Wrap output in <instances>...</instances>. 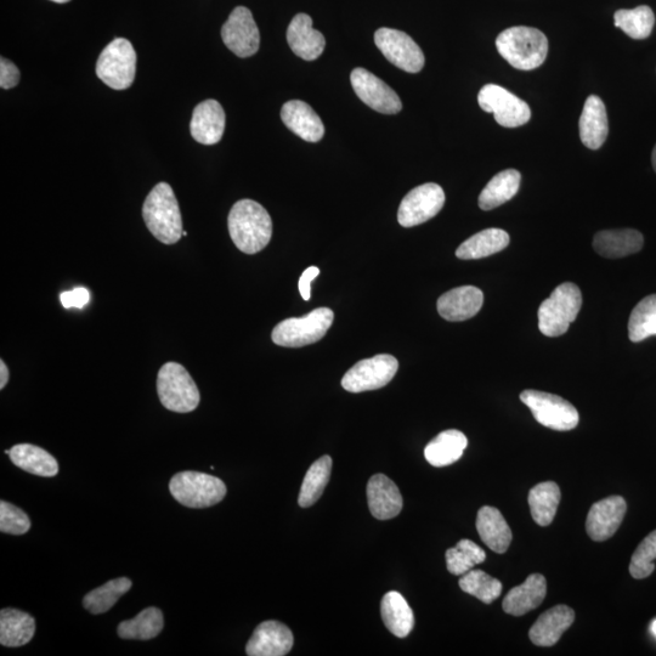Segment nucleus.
I'll use <instances>...</instances> for the list:
<instances>
[{
	"label": "nucleus",
	"mask_w": 656,
	"mask_h": 656,
	"mask_svg": "<svg viewBox=\"0 0 656 656\" xmlns=\"http://www.w3.org/2000/svg\"><path fill=\"white\" fill-rule=\"evenodd\" d=\"M229 233L235 246L246 254H256L269 245L273 236V220L258 202L241 200L231 208Z\"/></svg>",
	"instance_id": "nucleus-1"
},
{
	"label": "nucleus",
	"mask_w": 656,
	"mask_h": 656,
	"mask_svg": "<svg viewBox=\"0 0 656 656\" xmlns=\"http://www.w3.org/2000/svg\"><path fill=\"white\" fill-rule=\"evenodd\" d=\"M147 229L164 245H174L183 237V219L171 185L160 183L147 195L143 207Z\"/></svg>",
	"instance_id": "nucleus-2"
},
{
	"label": "nucleus",
	"mask_w": 656,
	"mask_h": 656,
	"mask_svg": "<svg viewBox=\"0 0 656 656\" xmlns=\"http://www.w3.org/2000/svg\"><path fill=\"white\" fill-rule=\"evenodd\" d=\"M496 48L514 69L531 71L544 64L548 54V39L536 28L516 26L500 33L496 39Z\"/></svg>",
	"instance_id": "nucleus-3"
},
{
	"label": "nucleus",
	"mask_w": 656,
	"mask_h": 656,
	"mask_svg": "<svg viewBox=\"0 0 656 656\" xmlns=\"http://www.w3.org/2000/svg\"><path fill=\"white\" fill-rule=\"evenodd\" d=\"M582 307L580 288L571 282L559 285L539 309V328L546 337L567 333Z\"/></svg>",
	"instance_id": "nucleus-4"
},
{
	"label": "nucleus",
	"mask_w": 656,
	"mask_h": 656,
	"mask_svg": "<svg viewBox=\"0 0 656 656\" xmlns=\"http://www.w3.org/2000/svg\"><path fill=\"white\" fill-rule=\"evenodd\" d=\"M157 393L167 410L188 414L200 405L201 395L190 373L183 365L167 363L157 377Z\"/></svg>",
	"instance_id": "nucleus-5"
},
{
	"label": "nucleus",
	"mask_w": 656,
	"mask_h": 656,
	"mask_svg": "<svg viewBox=\"0 0 656 656\" xmlns=\"http://www.w3.org/2000/svg\"><path fill=\"white\" fill-rule=\"evenodd\" d=\"M333 320H335V313L331 309H315L303 318H290L280 322L271 333V338L280 347L310 346L325 337Z\"/></svg>",
	"instance_id": "nucleus-6"
},
{
	"label": "nucleus",
	"mask_w": 656,
	"mask_h": 656,
	"mask_svg": "<svg viewBox=\"0 0 656 656\" xmlns=\"http://www.w3.org/2000/svg\"><path fill=\"white\" fill-rule=\"evenodd\" d=\"M169 491L180 505L189 508H208L222 502L226 485L222 479L200 472H180L169 483Z\"/></svg>",
	"instance_id": "nucleus-7"
},
{
	"label": "nucleus",
	"mask_w": 656,
	"mask_h": 656,
	"mask_svg": "<svg viewBox=\"0 0 656 656\" xmlns=\"http://www.w3.org/2000/svg\"><path fill=\"white\" fill-rule=\"evenodd\" d=\"M96 76L107 87L126 90L132 87L137 73V53L126 38H116L107 45L96 62Z\"/></svg>",
	"instance_id": "nucleus-8"
},
{
	"label": "nucleus",
	"mask_w": 656,
	"mask_h": 656,
	"mask_svg": "<svg viewBox=\"0 0 656 656\" xmlns=\"http://www.w3.org/2000/svg\"><path fill=\"white\" fill-rule=\"evenodd\" d=\"M520 400L529 407L535 420L544 427L558 432L573 431L578 427L580 421L578 410L558 395L530 389L520 394Z\"/></svg>",
	"instance_id": "nucleus-9"
},
{
	"label": "nucleus",
	"mask_w": 656,
	"mask_h": 656,
	"mask_svg": "<svg viewBox=\"0 0 656 656\" xmlns=\"http://www.w3.org/2000/svg\"><path fill=\"white\" fill-rule=\"evenodd\" d=\"M398 360L389 354H380L361 360L342 380V387L350 393L370 392L386 387L397 375Z\"/></svg>",
	"instance_id": "nucleus-10"
},
{
	"label": "nucleus",
	"mask_w": 656,
	"mask_h": 656,
	"mask_svg": "<svg viewBox=\"0 0 656 656\" xmlns=\"http://www.w3.org/2000/svg\"><path fill=\"white\" fill-rule=\"evenodd\" d=\"M482 110L492 113L495 121L505 128H517L530 121L531 110L524 100L496 84H486L478 95Z\"/></svg>",
	"instance_id": "nucleus-11"
},
{
	"label": "nucleus",
	"mask_w": 656,
	"mask_h": 656,
	"mask_svg": "<svg viewBox=\"0 0 656 656\" xmlns=\"http://www.w3.org/2000/svg\"><path fill=\"white\" fill-rule=\"evenodd\" d=\"M444 205L445 192L440 185L428 183L417 186L401 201L398 222L404 228L421 225L437 216Z\"/></svg>",
	"instance_id": "nucleus-12"
},
{
	"label": "nucleus",
	"mask_w": 656,
	"mask_h": 656,
	"mask_svg": "<svg viewBox=\"0 0 656 656\" xmlns=\"http://www.w3.org/2000/svg\"><path fill=\"white\" fill-rule=\"evenodd\" d=\"M375 43L384 58L400 70L418 73L424 67V54L418 44L405 32L393 28H380L375 33Z\"/></svg>",
	"instance_id": "nucleus-13"
},
{
	"label": "nucleus",
	"mask_w": 656,
	"mask_h": 656,
	"mask_svg": "<svg viewBox=\"0 0 656 656\" xmlns=\"http://www.w3.org/2000/svg\"><path fill=\"white\" fill-rule=\"evenodd\" d=\"M226 48L239 58H250L260 47V33L250 9L237 7L222 28Z\"/></svg>",
	"instance_id": "nucleus-14"
},
{
	"label": "nucleus",
	"mask_w": 656,
	"mask_h": 656,
	"mask_svg": "<svg viewBox=\"0 0 656 656\" xmlns=\"http://www.w3.org/2000/svg\"><path fill=\"white\" fill-rule=\"evenodd\" d=\"M350 82L356 95L367 106L384 115H397L403 109L399 95L382 79L365 69H355Z\"/></svg>",
	"instance_id": "nucleus-15"
},
{
	"label": "nucleus",
	"mask_w": 656,
	"mask_h": 656,
	"mask_svg": "<svg viewBox=\"0 0 656 656\" xmlns=\"http://www.w3.org/2000/svg\"><path fill=\"white\" fill-rule=\"evenodd\" d=\"M627 511L626 501L621 496H609L596 502L588 512L586 530L593 541L610 539L620 528Z\"/></svg>",
	"instance_id": "nucleus-16"
},
{
	"label": "nucleus",
	"mask_w": 656,
	"mask_h": 656,
	"mask_svg": "<svg viewBox=\"0 0 656 656\" xmlns=\"http://www.w3.org/2000/svg\"><path fill=\"white\" fill-rule=\"evenodd\" d=\"M293 633L279 621H264L254 631L246 646L250 656H284L293 647Z\"/></svg>",
	"instance_id": "nucleus-17"
},
{
	"label": "nucleus",
	"mask_w": 656,
	"mask_h": 656,
	"mask_svg": "<svg viewBox=\"0 0 656 656\" xmlns=\"http://www.w3.org/2000/svg\"><path fill=\"white\" fill-rule=\"evenodd\" d=\"M225 122V111L218 101H202L192 113L190 123L192 138L203 145H216L223 138Z\"/></svg>",
	"instance_id": "nucleus-18"
},
{
	"label": "nucleus",
	"mask_w": 656,
	"mask_h": 656,
	"mask_svg": "<svg viewBox=\"0 0 656 656\" xmlns=\"http://www.w3.org/2000/svg\"><path fill=\"white\" fill-rule=\"evenodd\" d=\"M367 501L373 517L388 520L403 510V496L397 485L384 474H375L367 484Z\"/></svg>",
	"instance_id": "nucleus-19"
},
{
	"label": "nucleus",
	"mask_w": 656,
	"mask_h": 656,
	"mask_svg": "<svg viewBox=\"0 0 656 656\" xmlns=\"http://www.w3.org/2000/svg\"><path fill=\"white\" fill-rule=\"evenodd\" d=\"M484 294L477 287L462 286L446 292L438 299L441 318L452 321L472 319L482 309Z\"/></svg>",
	"instance_id": "nucleus-20"
},
{
	"label": "nucleus",
	"mask_w": 656,
	"mask_h": 656,
	"mask_svg": "<svg viewBox=\"0 0 656 656\" xmlns=\"http://www.w3.org/2000/svg\"><path fill=\"white\" fill-rule=\"evenodd\" d=\"M287 42L294 54L307 61L319 59L326 47L324 35L314 30L313 20L307 14L294 16L288 26Z\"/></svg>",
	"instance_id": "nucleus-21"
},
{
	"label": "nucleus",
	"mask_w": 656,
	"mask_h": 656,
	"mask_svg": "<svg viewBox=\"0 0 656 656\" xmlns=\"http://www.w3.org/2000/svg\"><path fill=\"white\" fill-rule=\"evenodd\" d=\"M281 120L299 138L318 143L325 135L324 123L311 107L301 100L288 101L281 109Z\"/></svg>",
	"instance_id": "nucleus-22"
},
{
	"label": "nucleus",
	"mask_w": 656,
	"mask_h": 656,
	"mask_svg": "<svg viewBox=\"0 0 656 656\" xmlns=\"http://www.w3.org/2000/svg\"><path fill=\"white\" fill-rule=\"evenodd\" d=\"M575 620L574 610L568 605H556L542 614L531 627L529 637L535 646H556L563 633L569 629Z\"/></svg>",
	"instance_id": "nucleus-23"
},
{
	"label": "nucleus",
	"mask_w": 656,
	"mask_h": 656,
	"mask_svg": "<svg viewBox=\"0 0 656 656\" xmlns=\"http://www.w3.org/2000/svg\"><path fill=\"white\" fill-rule=\"evenodd\" d=\"M580 139L588 149L598 150L605 143L609 134L607 109L597 95L588 96L580 122Z\"/></svg>",
	"instance_id": "nucleus-24"
},
{
	"label": "nucleus",
	"mask_w": 656,
	"mask_h": 656,
	"mask_svg": "<svg viewBox=\"0 0 656 656\" xmlns=\"http://www.w3.org/2000/svg\"><path fill=\"white\" fill-rule=\"evenodd\" d=\"M547 584L544 575L531 574L522 585L512 588L502 602L505 613L513 616L525 615L544 602Z\"/></svg>",
	"instance_id": "nucleus-25"
},
{
	"label": "nucleus",
	"mask_w": 656,
	"mask_h": 656,
	"mask_svg": "<svg viewBox=\"0 0 656 656\" xmlns=\"http://www.w3.org/2000/svg\"><path fill=\"white\" fill-rule=\"evenodd\" d=\"M643 243V235L637 230H604L596 234L593 248L599 256L618 259L638 253L642 250Z\"/></svg>",
	"instance_id": "nucleus-26"
},
{
	"label": "nucleus",
	"mask_w": 656,
	"mask_h": 656,
	"mask_svg": "<svg viewBox=\"0 0 656 656\" xmlns=\"http://www.w3.org/2000/svg\"><path fill=\"white\" fill-rule=\"evenodd\" d=\"M477 530L480 539L491 551L502 554L510 548L513 539L512 530L497 508L490 506L480 508Z\"/></svg>",
	"instance_id": "nucleus-27"
},
{
	"label": "nucleus",
	"mask_w": 656,
	"mask_h": 656,
	"mask_svg": "<svg viewBox=\"0 0 656 656\" xmlns=\"http://www.w3.org/2000/svg\"><path fill=\"white\" fill-rule=\"evenodd\" d=\"M36 632L33 616L21 610L7 608L0 612V644L18 648L30 643Z\"/></svg>",
	"instance_id": "nucleus-28"
},
{
	"label": "nucleus",
	"mask_w": 656,
	"mask_h": 656,
	"mask_svg": "<svg viewBox=\"0 0 656 656\" xmlns=\"http://www.w3.org/2000/svg\"><path fill=\"white\" fill-rule=\"evenodd\" d=\"M468 445L465 434L456 429L441 432L424 449V457L429 465L446 467L454 465L463 456Z\"/></svg>",
	"instance_id": "nucleus-29"
},
{
	"label": "nucleus",
	"mask_w": 656,
	"mask_h": 656,
	"mask_svg": "<svg viewBox=\"0 0 656 656\" xmlns=\"http://www.w3.org/2000/svg\"><path fill=\"white\" fill-rule=\"evenodd\" d=\"M11 462L25 472L38 477H55L59 473L58 461L42 448L31 444H19L5 451Z\"/></svg>",
	"instance_id": "nucleus-30"
},
{
	"label": "nucleus",
	"mask_w": 656,
	"mask_h": 656,
	"mask_svg": "<svg viewBox=\"0 0 656 656\" xmlns=\"http://www.w3.org/2000/svg\"><path fill=\"white\" fill-rule=\"evenodd\" d=\"M381 615L384 625L398 638H405L414 630V612L406 599L397 591H390L384 595Z\"/></svg>",
	"instance_id": "nucleus-31"
},
{
	"label": "nucleus",
	"mask_w": 656,
	"mask_h": 656,
	"mask_svg": "<svg viewBox=\"0 0 656 656\" xmlns=\"http://www.w3.org/2000/svg\"><path fill=\"white\" fill-rule=\"evenodd\" d=\"M510 245V235L501 229H486L469 237L457 248L456 257L463 260L482 259L499 253Z\"/></svg>",
	"instance_id": "nucleus-32"
},
{
	"label": "nucleus",
	"mask_w": 656,
	"mask_h": 656,
	"mask_svg": "<svg viewBox=\"0 0 656 656\" xmlns=\"http://www.w3.org/2000/svg\"><path fill=\"white\" fill-rule=\"evenodd\" d=\"M522 182V174L516 169H506L492 178L479 196V207L491 211L513 199Z\"/></svg>",
	"instance_id": "nucleus-33"
},
{
	"label": "nucleus",
	"mask_w": 656,
	"mask_h": 656,
	"mask_svg": "<svg viewBox=\"0 0 656 656\" xmlns=\"http://www.w3.org/2000/svg\"><path fill=\"white\" fill-rule=\"evenodd\" d=\"M561 499V489L553 482L537 484L530 490L528 501L531 517L540 527H548L553 522Z\"/></svg>",
	"instance_id": "nucleus-34"
},
{
	"label": "nucleus",
	"mask_w": 656,
	"mask_h": 656,
	"mask_svg": "<svg viewBox=\"0 0 656 656\" xmlns=\"http://www.w3.org/2000/svg\"><path fill=\"white\" fill-rule=\"evenodd\" d=\"M331 472L332 458L330 456H322L311 465L305 474L301 492H299V506L309 508L320 500L330 482Z\"/></svg>",
	"instance_id": "nucleus-35"
},
{
	"label": "nucleus",
	"mask_w": 656,
	"mask_h": 656,
	"mask_svg": "<svg viewBox=\"0 0 656 656\" xmlns=\"http://www.w3.org/2000/svg\"><path fill=\"white\" fill-rule=\"evenodd\" d=\"M164 619L160 609L155 607L146 608L132 620L122 621L118 625V636L123 639H139L149 641L155 638L163 630Z\"/></svg>",
	"instance_id": "nucleus-36"
},
{
	"label": "nucleus",
	"mask_w": 656,
	"mask_h": 656,
	"mask_svg": "<svg viewBox=\"0 0 656 656\" xmlns=\"http://www.w3.org/2000/svg\"><path fill=\"white\" fill-rule=\"evenodd\" d=\"M132 586L133 582L128 578H118L106 582L105 585L95 588L83 598L84 608L94 615L107 613Z\"/></svg>",
	"instance_id": "nucleus-37"
},
{
	"label": "nucleus",
	"mask_w": 656,
	"mask_h": 656,
	"mask_svg": "<svg viewBox=\"0 0 656 656\" xmlns=\"http://www.w3.org/2000/svg\"><path fill=\"white\" fill-rule=\"evenodd\" d=\"M655 24L653 10L641 5L632 10H618L614 15V25L633 39H646L652 35Z\"/></svg>",
	"instance_id": "nucleus-38"
},
{
	"label": "nucleus",
	"mask_w": 656,
	"mask_h": 656,
	"mask_svg": "<svg viewBox=\"0 0 656 656\" xmlns=\"http://www.w3.org/2000/svg\"><path fill=\"white\" fill-rule=\"evenodd\" d=\"M446 567L449 573L462 576L471 571L475 565L485 562L486 553L482 547L471 540H461L455 547L445 553Z\"/></svg>",
	"instance_id": "nucleus-39"
},
{
	"label": "nucleus",
	"mask_w": 656,
	"mask_h": 656,
	"mask_svg": "<svg viewBox=\"0 0 656 656\" xmlns=\"http://www.w3.org/2000/svg\"><path fill=\"white\" fill-rule=\"evenodd\" d=\"M652 336H656V294L642 299L633 309L629 321L631 342H642Z\"/></svg>",
	"instance_id": "nucleus-40"
},
{
	"label": "nucleus",
	"mask_w": 656,
	"mask_h": 656,
	"mask_svg": "<svg viewBox=\"0 0 656 656\" xmlns=\"http://www.w3.org/2000/svg\"><path fill=\"white\" fill-rule=\"evenodd\" d=\"M460 587L463 592L468 593L485 604H491L501 596L502 584L500 580L492 578L483 570H471L462 575Z\"/></svg>",
	"instance_id": "nucleus-41"
},
{
	"label": "nucleus",
	"mask_w": 656,
	"mask_h": 656,
	"mask_svg": "<svg viewBox=\"0 0 656 656\" xmlns=\"http://www.w3.org/2000/svg\"><path fill=\"white\" fill-rule=\"evenodd\" d=\"M656 559V530L649 534L637 547L631 558L630 573L633 578L641 580L652 575Z\"/></svg>",
	"instance_id": "nucleus-42"
},
{
	"label": "nucleus",
	"mask_w": 656,
	"mask_h": 656,
	"mask_svg": "<svg viewBox=\"0 0 656 656\" xmlns=\"http://www.w3.org/2000/svg\"><path fill=\"white\" fill-rule=\"evenodd\" d=\"M31 529V520L21 508L0 502V531L10 535H24Z\"/></svg>",
	"instance_id": "nucleus-43"
},
{
	"label": "nucleus",
	"mask_w": 656,
	"mask_h": 656,
	"mask_svg": "<svg viewBox=\"0 0 656 656\" xmlns=\"http://www.w3.org/2000/svg\"><path fill=\"white\" fill-rule=\"evenodd\" d=\"M20 71L13 62L8 59H0V87L11 89L18 86L20 82Z\"/></svg>",
	"instance_id": "nucleus-44"
},
{
	"label": "nucleus",
	"mask_w": 656,
	"mask_h": 656,
	"mask_svg": "<svg viewBox=\"0 0 656 656\" xmlns=\"http://www.w3.org/2000/svg\"><path fill=\"white\" fill-rule=\"evenodd\" d=\"M89 301L90 293L87 288L79 287L61 294V303L66 309H82L86 307Z\"/></svg>",
	"instance_id": "nucleus-45"
},
{
	"label": "nucleus",
	"mask_w": 656,
	"mask_h": 656,
	"mask_svg": "<svg viewBox=\"0 0 656 656\" xmlns=\"http://www.w3.org/2000/svg\"><path fill=\"white\" fill-rule=\"evenodd\" d=\"M319 275V268L310 267L304 270V273L302 274L301 279H299L298 284L299 292H301V296L303 297L304 301H310L311 282H313Z\"/></svg>",
	"instance_id": "nucleus-46"
},
{
	"label": "nucleus",
	"mask_w": 656,
	"mask_h": 656,
	"mask_svg": "<svg viewBox=\"0 0 656 656\" xmlns=\"http://www.w3.org/2000/svg\"><path fill=\"white\" fill-rule=\"evenodd\" d=\"M9 381V370L8 366L5 365L4 361H0V389H4L7 386Z\"/></svg>",
	"instance_id": "nucleus-47"
},
{
	"label": "nucleus",
	"mask_w": 656,
	"mask_h": 656,
	"mask_svg": "<svg viewBox=\"0 0 656 656\" xmlns=\"http://www.w3.org/2000/svg\"><path fill=\"white\" fill-rule=\"evenodd\" d=\"M652 162H653V167H654L655 172H656V145H655L654 150H653Z\"/></svg>",
	"instance_id": "nucleus-48"
},
{
	"label": "nucleus",
	"mask_w": 656,
	"mask_h": 656,
	"mask_svg": "<svg viewBox=\"0 0 656 656\" xmlns=\"http://www.w3.org/2000/svg\"><path fill=\"white\" fill-rule=\"evenodd\" d=\"M54 3L65 4L71 2V0H52Z\"/></svg>",
	"instance_id": "nucleus-49"
},
{
	"label": "nucleus",
	"mask_w": 656,
	"mask_h": 656,
	"mask_svg": "<svg viewBox=\"0 0 656 656\" xmlns=\"http://www.w3.org/2000/svg\"><path fill=\"white\" fill-rule=\"evenodd\" d=\"M652 631H653L654 635L656 636V620L653 621Z\"/></svg>",
	"instance_id": "nucleus-50"
},
{
	"label": "nucleus",
	"mask_w": 656,
	"mask_h": 656,
	"mask_svg": "<svg viewBox=\"0 0 656 656\" xmlns=\"http://www.w3.org/2000/svg\"><path fill=\"white\" fill-rule=\"evenodd\" d=\"M183 236H188V233H186V231H183Z\"/></svg>",
	"instance_id": "nucleus-51"
}]
</instances>
